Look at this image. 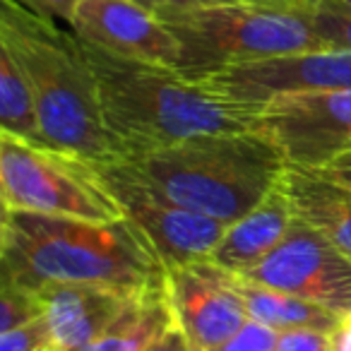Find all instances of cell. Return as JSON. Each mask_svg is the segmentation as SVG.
Wrapping results in <instances>:
<instances>
[{
    "label": "cell",
    "mask_w": 351,
    "mask_h": 351,
    "mask_svg": "<svg viewBox=\"0 0 351 351\" xmlns=\"http://www.w3.org/2000/svg\"><path fill=\"white\" fill-rule=\"evenodd\" d=\"M3 279L32 291L53 284H97L137 293L166 282L154 245L130 219L87 221L3 210Z\"/></svg>",
    "instance_id": "1"
},
{
    "label": "cell",
    "mask_w": 351,
    "mask_h": 351,
    "mask_svg": "<svg viewBox=\"0 0 351 351\" xmlns=\"http://www.w3.org/2000/svg\"><path fill=\"white\" fill-rule=\"evenodd\" d=\"M82 49L97 77L104 121L125 159L197 135L258 128L263 106L231 101L169 65L108 53L87 41Z\"/></svg>",
    "instance_id": "2"
},
{
    "label": "cell",
    "mask_w": 351,
    "mask_h": 351,
    "mask_svg": "<svg viewBox=\"0 0 351 351\" xmlns=\"http://www.w3.org/2000/svg\"><path fill=\"white\" fill-rule=\"evenodd\" d=\"M0 49L12 56L29 82L41 132L51 149L92 166L125 159L106 128L97 77L82 41L73 32L32 15L12 0H3Z\"/></svg>",
    "instance_id": "3"
},
{
    "label": "cell",
    "mask_w": 351,
    "mask_h": 351,
    "mask_svg": "<svg viewBox=\"0 0 351 351\" xmlns=\"http://www.w3.org/2000/svg\"><path fill=\"white\" fill-rule=\"evenodd\" d=\"M125 161L178 205L224 224L255 210L289 169L277 142L260 130L197 135Z\"/></svg>",
    "instance_id": "4"
},
{
    "label": "cell",
    "mask_w": 351,
    "mask_h": 351,
    "mask_svg": "<svg viewBox=\"0 0 351 351\" xmlns=\"http://www.w3.org/2000/svg\"><path fill=\"white\" fill-rule=\"evenodd\" d=\"M156 15L181 46L176 70L193 82H202L234 65L327 49L313 25L311 3H215L161 10Z\"/></svg>",
    "instance_id": "5"
},
{
    "label": "cell",
    "mask_w": 351,
    "mask_h": 351,
    "mask_svg": "<svg viewBox=\"0 0 351 351\" xmlns=\"http://www.w3.org/2000/svg\"><path fill=\"white\" fill-rule=\"evenodd\" d=\"M3 210L118 221L123 210L97 173V166L51 147L29 145L0 132Z\"/></svg>",
    "instance_id": "6"
},
{
    "label": "cell",
    "mask_w": 351,
    "mask_h": 351,
    "mask_svg": "<svg viewBox=\"0 0 351 351\" xmlns=\"http://www.w3.org/2000/svg\"><path fill=\"white\" fill-rule=\"evenodd\" d=\"M97 173L118 200L123 217L154 245L166 269L207 260L229 229L224 221L178 205L125 159L97 166Z\"/></svg>",
    "instance_id": "7"
},
{
    "label": "cell",
    "mask_w": 351,
    "mask_h": 351,
    "mask_svg": "<svg viewBox=\"0 0 351 351\" xmlns=\"http://www.w3.org/2000/svg\"><path fill=\"white\" fill-rule=\"evenodd\" d=\"M255 130L277 142L289 166L320 171L351 154V89L277 97L263 106Z\"/></svg>",
    "instance_id": "8"
},
{
    "label": "cell",
    "mask_w": 351,
    "mask_h": 351,
    "mask_svg": "<svg viewBox=\"0 0 351 351\" xmlns=\"http://www.w3.org/2000/svg\"><path fill=\"white\" fill-rule=\"evenodd\" d=\"M241 277L306 298L339 317L351 315V260L298 217L282 243Z\"/></svg>",
    "instance_id": "9"
},
{
    "label": "cell",
    "mask_w": 351,
    "mask_h": 351,
    "mask_svg": "<svg viewBox=\"0 0 351 351\" xmlns=\"http://www.w3.org/2000/svg\"><path fill=\"white\" fill-rule=\"evenodd\" d=\"M166 291L193 351H215L250 320L239 274L212 260L166 269Z\"/></svg>",
    "instance_id": "10"
},
{
    "label": "cell",
    "mask_w": 351,
    "mask_h": 351,
    "mask_svg": "<svg viewBox=\"0 0 351 351\" xmlns=\"http://www.w3.org/2000/svg\"><path fill=\"white\" fill-rule=\"evenodd\" d=\"M202 87L250 106H265L284 94L351 89V51L322 49L226 68L202 80Z\"/></svg>",
    "instance_id": "11"
},
{
    "label": "cell",
    "mask_w": 351,
    "mask_h": 351,
    "mask_svg": "<svg viewBox=\"0 0 351 351\" xmlns=\"http://www.w3.org/2000/svg\"><path fill=\"white\" fill-rule=\"evenodd\" d=\"M70 32L108 53L169 68H176L181 56V46L164 20L135 0H82Z\"/></svg>",
    "instance_id": "12"
},
{
    "label": "cell",
    "mask_w": 351,
    "mask_h": 351,
    "mask_svg": "<svg viewBox=\"0 0 351 351\" xmlns=\"http://www.w3.org/2000/svg\"><path fill=\"white\" fill-rule=\"evenodd\" d=\"M39 293L56 351H80L92 344L135 296L97 284H53Z\"/></svg>",
    "instance_id": "13"
},
{
    "label": "cell",
    "mask_w": 351,
    "mask_h": 351,
    "mask_svg": "<svg viewBox=\"0 0 351 351\" xmlns=\"http://www.w3.org/2000/svg\"><path fill=\"white\" fill-rule=\"evenodd\" d=\"M293 219L296 215L291 200L284 191V183H279L255 210L229 224L226 234L207 260L241 277L263 263L282 243Z\"/></svg>",
    "instance_id": "14"
},
{
    "label": "cell",
    "mask_w": 351,
    "mask_h": 351,
    "mask_svg": "<svg viewBox=\"0 0 351 351\" xmlns=\"http://www.w3.org/2000/svg\"><path fill=\"white\" fill-rule=\"evenodd\" d=\"M282 183L293 215L351 260V186L325 171L296 166H289Z\"/></svg>",
    "instance_id": "15"
},
{
    "label": "cell",
    "mask_w": 351,
    "mask_h": 351,
    "mask_svg": "<svg viewBox=\"0 0 351 351\" xmlns=\"http://www.w3.org/2000/svg\"><path fill=\"white\" fill-rule=\"evenodd\" d=\"M171 327H176V315L164 282L137 291L116 320L80 351H147Z\"/></svg>",
    "instance_id": "16"
},
{
    "label": "cell",
    "mask_w": 351,
    "mask_h": 351,
    "mask_svg": "<svg viewBox=\"0 0 351 351\" xmlns=\"http://www.w3.org/2000/svg\"><path fill=\"white\" fill-rule=\"evenodd\" d=\"M241 279V291L245 298L248 317L260 325L269 327L274 332H296V330H311V332H325L330 335L341 317L332 311L315 303L298 298L293 293H284L277 289L263 287V284Z\"/></svg>",
    "instance_id": "17"
},
{
    "label": "cell",
    "mask_w": 351,
    "mask_h": 351,
    "mask_svg": "<svg viewBox=\"0 0 351 351\" xmlns=\"http://www.w3.org/2000/svg\"><path fill=\"white\" fill-rule=\"evenodd\" d=\"M0 132L20 137L29 145L49 147L29 82L5 49H0Z\"/></svg>",
    "instance_id": "18"
},
{
    "label": "cell",
    "mask_w": 351,
    "mask_h": 351,
    "mask_svg": "<svg viewBox=\"0 0 351 351\" xmlns=\"http://www.w3.org/2000/svg\"><path fill=\"white\" fill-rule=\"evenodd\" d=\"M44 315L46 306L41 293L3 279L0 284V335L15 330V327L29 325Z\"/></svg>",
    "instance_id": "19"
},
{
    "label": "cell",
    "mask_w": 351,
    "mask_h": 351,
    "mask_svg": "<svg viewBox=\"0 0 351 351\" xmlns=\"http://www.w3.org/2000/svg\"><path fill=\"white\" fill-rule=\"evenodd\" d=\"M313 25L327 49L351 51V5L339 0H311Z\"/></svg>",
    "instance_id": "20"
},
{
    "label": "cell",
    "mask_w": 351,
    "mask_h": 351,
    "mask_svg": "<svg viewBox=\"0 0 351 351\" xmlns=\"http://www.w3.org/2000/svg\"><path fill=\"white\" fill-rule=\"evenodd\" d=\"M51 349H53V335H51L46 315L29 322V325L3 332V337H0V351H51Z\"/></svg>",
    "instance_id": "21"
},
{
    "label": "cell",
    "mask_w": 351,
    "mask_h": 351,
    "mask_svg": "<svg viewBox=\"0 0 351 351\" xmlns=\"http://www.w3.org/2000/svg\"><path fill=\"white\" fill-rule=\"evenodd\" d=\"M279 332L260 325L255 320H248L231 339H226L215 351H277Z\"/></svg>",
    "instance_id": "22"
},
{
    "label": "cell",
    "mask_w": 351,
    "mask_h": 351,
    "mask_svg": "<svg viewBox=\"0 0 351 351\" xmlns=\"http://www.w3.org/2000/svg\"><path fill=\"white\" fill-rule=\"evenodd\" d=\"M17 3L20 8H25L27 12L32 15L41 17V20H49V22H65L70 29V22L75 17V10L82 0H12Z\"/></svg>",
    "instance_id": "23"
},
{
    "label": "cell",
    "mask_w": 351,
    "mask_h": 351,
    "mask_svg": "<svg viewBox=\"0 0 351 351\" xmlns=\"http://www.w3.org/2000/svg\"><path fill=\"white\" fill-rule=\"evenodd\" d=\"M277 351H332L330 335L311 330L282 332L277 341Z\"/></svg>",
    "instance_id": "24"
},
{
    "label": "cell",
    "mask_w": 351,
    "mask_h": 351,
    "mask_svg": "<svg viewBox=\"0 0 351 351\" xmlns=\"http://www.w3.org/2000/svg\"><path fill=\"white\" fill-rule=\"evenodd\" d=\"M140 5L149 8L154 12L161 10H176V8H197V5H215V3H224V0H135Z\"/></svg>",
    "instance_id": "25"
},
{
    "label": "cell",
    "mask_w": 351,
    "mask_h": 351,
    "mask_svg": "<svg viewBox=\"0 0 351 351\" xmlns=\"http://www.w3.org/2000/svg\"><path fill=\"white\" fill-rule=\"evenodd\" d=\"M147 351H193V349H191V344H188L186 335H183V332L178 330V325H176Z\"/></svg>",
    "instance_id": "26"
},
{
    "label": "cell",
    "mask_w": 351,
    "mask_h": 351,
    "mask_svg": "<svg viewBox=\"0 0 351 351\" xmlns=\"http://www.w3.org/2000/svg\"><path fill=\"white\" fill-rule=\"evenodd\" d=\"M332 351H351V315L341 317L339 325L330 332Z\"/></svg>",
    "instance_id": "27"
},
{
    "label": "cell",
    "mask_w": 351,
    "mask_h": 351,
    "mask_svg": "<svg viewBox=\"0 0 351 351\" xmlns=\"http://www.w3.org/2000/svg\"><path fill=\"white\" fill-rule=\"evenodd\" d=\"M320 171H325V173H330L332 178H337V181L351 186V154L339 156V159L332 161L330 166H325V169H320Z\"/></svg>",
    "instance_id": "28"
},
{
    "label": "cell",
    "mask_w": 351,
    "mask_h": 351,
    "mask_svg": "<svg viewBox=\"0 0 351 351\" xmlns=\"http://www.w3.org/2000/svg\"><path fill=\"white\" fill-rule=\"evenodd\" d=\"M224 3H255V5H306L311 0H224Z\"/></svg>",
    "instance_id": "29"
},
{
    "label": "cell",
    "mask_w": 351,
    "mask_h": 351,
    "mask_svg": "<svg viewBox=\"0 0 351 351\" xmlns=\"http://www.w3.org/2000/svg\"><path fill=\"white\" fill-rule=\"evenodd\" d=\"M339 3H346V5H351V0H339Z\"/></svg>",
    "instance_id": "30"
},
{
    "label": "cell",
    "mask_w": 351,
    "mask_h": 351,
    "mask_svg": "<svg viewBox=\"0 0 351 351\" xmlns=\"http://www.w3.org/2000/svg\"><path fill=\"white\" fill-rule=\"evenodd\" d=\"M51 351H56V349H51Z\"/></svg>",
    "instance_id": "31"
}]
</instances>
